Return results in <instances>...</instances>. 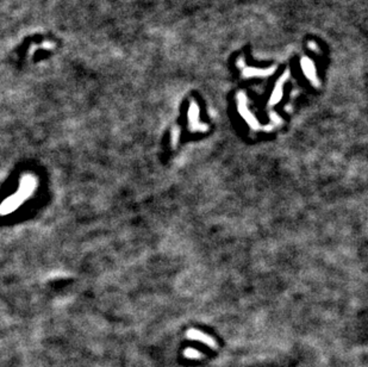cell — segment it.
<instances>
[{
  "instance_id": "2",
  "label": "cell",
  "mask_w": 368,
  "mask_h": 367,
  "mask_svg": "<svg viewBox=\"0 0 368 367\" xmlns=\"http://www.w3.org/2000/svg\"><path fill=\"white\" fill-rule=\"evenodd\" d=\"M55 48H56V43H55V42H52V41H45L44 43H42V44H39V45L33 44L30 47V49H29V55H30V56L33 55L37 49L52 50V49H55Z\"/></svg>"
},
{
  "instance_id": "1",
  "label": "cell",
  "mask_w": 368,
  "mask_h": 367,
  "mask_svg": "<svg viewBox=\"0 0 368 367\" xmlns=\"http://www.w3.org/2000/svg\"><path fill=\"white\" fill-rule=\"evenodd\" d=\"M186 336H187L188 339H191V340H198V341H201V342H202V344L207 345L209 347L213 348V349H216V348H217V342H216L215 340L212 339V337H210L209 335L202 334V331H199V330H194V329H192V330L187 331Z\"/></svg>"
},
{
  "instance_id": "3",
  "label": "cell",
  "mask_w": 368,
  "mask_h": 367,
  "mask_svg": "<svg viewBox=\"0 0 368 367\" xmlns=\"http://www.w3.org/2000/svg\"><path fill=\"white\" fill-rule=\"evenodd\" d=\"M184 355L187 359H202V354L199 350L193 349V348H187V349L184 350Z\"/></svg>"
}]
</instances>
